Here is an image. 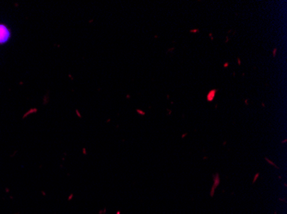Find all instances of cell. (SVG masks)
<instances>
[{
  "label": "cell",
  "mask_w": 287,
  "mask_h": 214,
  "mask_svg": "<svg viewBox=\"0 0 287 214\" xmlns=\"http://www.w3.org/2000/svg\"><path fill=\"white\" fill-rule=\"evenodd\" d=\"M216 92H217V90H211V91H210V93L207 94V100H213V99H214V97H215V94H216Z\"/></svg>",
  "instance_id": "2"
},
{
  "label": "cell",
  "mask_w": 287,
  "mask_h": 214,
  "mask_svg": "<svg viewBox=\"0 0 287 214\" xmlns=\"http://www.w3.org/2000/svg\"><path fill=\"white\" fill-rule=\"evenodd\" d=\"M11 38V31L4 23H0V45H4Z\"/></svg>",
  "instance_id": "1"
}]
</instances>
